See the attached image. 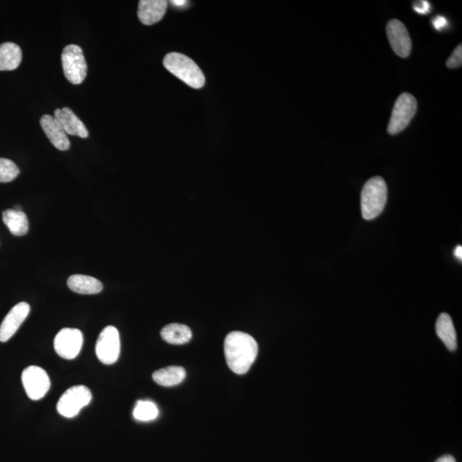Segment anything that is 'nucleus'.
Instances as JSON below:
<instances>
[{"label": "nucleus", "mask_w": 462, "mask_h": 462, "mask_svg": "<svg viewBox=\"0 0 462 462\" xmlns=\"http://www.w3.org/2000/svg\"><path fill=\"white\" fill-rule=\"evenodd\" d=\"M3 221L14 236L22 237L28 233L27 215L22 211L8 209L3 212Z\"/></svg>", "instance_id": "nucleus-18"}, {"label": "nucleus", "mask_w": 462, "mask_h": 462, "mask_svg": "<svg viewBox=\"0 0 462 462\" xmlns=\"http://www.w3.org/2000/svg\"><path fill=\"white\" fill-rule=\"evenodd\" d=\"M386 182L382 177H375L364 185L361 192V212L366 221H372L381 214L387 201Z\"/></svg>", "instance_id": "nucleus-3"}, {"label": "nucleus", "mask_w": 462, "mask_h": 462, "mask_svg": "<svg viewBox=\"0 0 462 462\" xmlns=\"http://www.w3.org/2000/svg\"><path fill=\"white\" fill-rule=\"evenodd\" d=\"M170 3L176 6H184L187 3V1H184V0H174V1H170Z\"/></svg>", "instance_id": "nucleus-28"}, {"label": "nucleus", "mask_w": 462, "mask_h": 462, "mask_svg": "<svg viewBox=\"0 0 462 462\" xmlns=\"http://www.w3.org/2000/svg\"><path fill=\"white\" fill-rule=\"evenodd\" d=\"M448 24L445 17H436L433 20H432V24H433L434 28L437 31H441L442 29L445 28V26Z\"/></svg>", "instance_id": "nucleus-25"}, {"label": "nucleus", "mask_w": 462, "mask_h": 462, "mask_svg": "<svg viewBox=\"0 0 462 462\" xmlns=\"http://www.w3.org/2000/svg\"><path fill=\"white\" fill-rule=\"evenodd\" d=\"M435 462H456V460H454V458L452 456H443L440 458H438L437 461Z\"/></svg>", "instance_id": "nucleus-26"}, {"label": "nucleus", "mask_w": 462, "mask_h": 462, "mask_svg": "<svg viewBox=\"0 0 462 462\" xmlns=\"http://www.w3.org/2000/svg\"><path fill=\"white\" fill-rule=\"evenodd\" d=\"M161 337L170 344L182 345L187 344L192 338V331L182 324H170L163 328Z\"/></svg>", "instance_id": "nucleus-19"}, {"label": "nucleus", "mask_w": 462, "mask_h": 462, "mask_svg": "<svg viewBox=\"0 0 462 462\" xmlns=\"http://www.w3.org/2000/svg\"><path fill=\"white\" fill-rule=\"evenodd\" d=\"M22 58L21 48L17 44L7 42L0 45V72L17 69Z\"/></svg>", "instance_id": "nucleus-17"}, {"label": "nucleus", "mask_w": 462, "mask_h": 462, "mask_svg": "<svg viewBox=\"0 0 462 462\" xmlns=\"http://www.w3.org/2000/svg\"><path fill=\"white\" fill-rule=\"evenodd\" d=\"M63 73L70 83L79 85L87 77V63L83 49L77 45H69L63 49L62 56Z\"/></svg>", "instance_id": "nucleus-4"}, {"label": "nucleus", "mask_w": 462, "mask_h": 462, "mask_svg": "<svg viewBox=\"0 0 462 462\" xmlns=\"http://www.w3.org/2000/svg\"><path fill=\"white\" fill-rule=\"evenodd\" d=\"M417 111V102L412 95L404 93L395 103L388 125L390 135H397L407 128Z\"/></svg>", "instance_id": "nucleus-6"}, {"label": "nucleus", "mask_w": 462, "mask_h": 462, "mask_svg": "<svg viewBox=\"0 0 462 462\" xmlns=\"http://www.w3.org/2000/svg\"><path fill=\"white\" fill-rule=\"evenodd\" d=\"M13 209L17 210V211H22V207L20 206H18V205H17V206H15Z\"/></svg>", "instance_id": "nucleus-29"}, {"label": "nucleus", "mask_w": 462, "mask_h": 462, "mask_svg": "<svg viewBox=\"0 0 462 462\" xmlns=\"http://www.w3.org/2000/svg\"><path fill=\"white\" fill-rule=\"evenodd\" d=\"M67 285L73 292L81 294H95L102 292V282L95 278L86 275H72Z\"/></svg>", "instance_id": "nucleus-15"}, {"label": "nucleus", "mask_w": 462, "mask_h": 462, "mask_svg": "<svg viewBox=\"0 0 462 462\" xmlns=\"http://www.w3.org/2000/svg\"><path fill=\"white\" fill-rule=\"evenodd\" d=\"M134 418L139 421L154 420L159 415V409L154 402L149 401H138L133 413Z\"/></svg>", "instance_id": "nucleus-21"}, {"label": "nucleus", "mask_w": 462, "mask_h": 462, "mask_svg": "<svg viewBox=\"0 0 462 462\" xmlns=\"http://www.w3.org/2000/svg\"><path fill=\"white\" fill-rule=\"evenodd\" d=\"M92 393L84 385L73 386L63 393L58 401L57 409L59 415L65 418H74L81 410L90 404Z\"/></svg>", "instance_id": "nucleus-5"}, {"label": "nucleus", "mask_w": 462, "mask_h": 462, "mask_svg": "<svg viewBox=\"0 0 462 462\" xmlns=\"http://www.w3.org/2000/svg\"><path fill=\"white\" fill-rule=\"evenodd\" d=\"M430 3L427 1L417 2L413 5V9L420 14H427L430 11Z\"/></svg>", "instance_id": "nucleus-24"}, {"label": "nucleus", "mask_w": 462, "mask_h": 462, "mask_svg": "<svg viewBox=\"0 0 462 462\" xmlns=\"http://www.w3.org/2000/svg\"><path fill=\"white\" fill-rule=\"evenodd\" d=\"M22 382L26 393L33 401L42 399L51 387L49 376L47 372L36 366L24 369L22 374Z\"/></svg>", "instance_id": "nucleus-8"}, {"label": "nucleus", "mask_w": 462, "mask_h": 462, "mask_svg": "<svg viewBox=\"0 0 462 462\" xmlns=\"http://www.w3.org/2000/svg\"><path fill=\"white\" fill-rule=\"evenodd\" d=\"M454 255H456L457 259L460 260H462V247L461 246H457L456 248L454 249Z\"/></svg>", "instance_id": "nucleus-27"}, {"label": "nucleus", "mask_w": 462, "mask_h": 462, "mask_svg": "<svg viewBox=\"0 0 462 462\" xmlns=\"http://www.w3.org/2000/svg\"><path fill=\"white\" fill-rule=\"evenodd\" d=\"M436 331L447 349L454 351L457 348V338L452 317L448 314H442L436 323Z\"/></svg>", "instance_id": "nucleus-16"}, {"label": "nucleus", "mask_w": 462, "mask_h": 462, "mask_svg": "<svg viewBox=\"0 0 462 462\" xmlns=\"http://www.w3.org/2000/svg\"><path fill=\"white\" fill-rule=\"evenodd\" d=\"M255 339L242 331H232L225 340V355L230 370L238 375L247 374L258 356Z\"/></svg>", "instance_id": "nucleus-1"}, {"label": "nucleus", "mask_w": 462, "mask_h": 462, "mask_svg": "<svg viewBox=\"0 0 462 462\" xmlns=\"http://www.w3.org/2000/svg\"><path fill=\"white\" fill-rule=\"evenodd\" d=\"M83 344V333L73 328L62 329L54 339L56 353L65 360H73L77 357Z\"/></svg>", "instance_id": "nucleus-9"}, {"label": "nucleus", "mask_w": 462, "mask_h": 462, "mask_svg": "<svg viewBox=\"0 0 462 462\" xmlns=\"http://www.w3.org/2000/svg\"><path fill=\"white\" fill-rule=\"evenodd\" d=\"M386 33L394 53L401 58L408 57L412 42L406 26L399 20H390L386 26Z\"/></svg>", "instance_id": "nucleus-10"}, {"label": "nucleus", "mask_w": 462, "mask_h": 462, "mask_svg": "<svg viewBox=\"0 0 462 462\" xmlns=\"http://www.w3.org/2000/svg\"><path fill=\"white\" fill-rule=\"evenodd\" d=\"M164 66L175 77L179 78L189 87L201 88L206 83L202 70L191 58L182 54L170 53L164 58Z\"/></svg>", "instance_id": "nucleus-2"}, {"label": "nucleus", "mask_w": 462, "mask_h": 462, "mask_svg": "<svg viewBox=\"0 0 462 462\" xmlns=\"http://www.w3.org/2000/svg\"><path fill=\"white\" fill-rule=\"evenodd\" d=\"M16 164L10 159L0 158V182L13 181L19 175Z\"/></svg>", "instance_id": "nucleus-22"}, {"label": "nucleus", "mask_w": 462, "mask_h": 462, "mask_svg": "<svg viewBox=\"0 0 462 462\" xmlns=\"http://www.w3.org/2000/svg\"><path fill=\"white\" fill-rule=\"evenodd\" d=\"M40 126L50 143L61 151L69 150L70 143L63 127L54 116L44 115L40 121Z\"/></svg>", "instance_id": "nucleus-12"}, {"label": "nucleus", "mask_w": 462, "mask_h": 462, "mask_svg": "<svg viewBox=\"0 0 462 462\" xmlns=\"http://www.w3.org/2000/svg\"><path fill=\"white\" fill-rule=\"evenodd\" d=\"M185 378V369L176 366L159 369L152 374L154 382L164 387L176 386L184 381Z\"/></svg>", "instance_id": "nucleus-20"}, {"label": "nucleus", "mask_w": 462, "mask_h": 462, "mask_svg": "<svg viewBox=\"0 0 462 462\" xmlns=\"http://www.w3.org/2000/svg\"><path fill=\"white\" fill-rule=\"evenodd\" d=\"M54 118L57 119L63 130L68 135L77 136L81 138L88 136V132L85 125L70 108L63 107L62 109L55 110Z\"/></svg>", "instance_id": "nucleus-14"}, {"label": "nucleus", "mask_w": 462, "mask_h": 462, "mask_svg": "<svg viewBox=\"0 0 462 462\" xmlns=\"http://www.w3.org/2000/svg\"><path fill=\"white\" fill-rule=\"evenodd\" d=\"M31 312V305L20 303L14 305L0 326V342H6L17 333Z\"/></svg>", "instance_id": "nucleus-11"}, {"label": "nucleus", "mask_w": 462, "mask_h": 462, "mask_svg": "<svg viewBox=\"0 0 462 462\" xmlns=\"http://www.w3.org/2000/svg\"><path fill=\"white\" fill-rule=\"evenodd\" d=\"M120 336L117 328L106 326L99 334L96 342L95 352L98 359L105 365L117 363L120 355Z\"/></svg>", "instance_id": "nucleus-7"}, {"label": "nucleus", "mask_w": 462, "mask_h": 462, "mask_svg": "<svg viewBox=\"0 0 462 462\" xmlns=\"http://www.w3.org/2000/svg\"><path fill=\"white\" fill-rule=\"evenodd\" d=\"M168 2L166 0H141L138 8V17L145 25H152L162 20Z\"/></svg>", "instance_id": "nucleus-13"}, {"label": "nucleus", "mask_w": 462, "mask_h": 462, "mask_svg": "<svg viewBox=\"0 0 462 462\" xmlns=\"http://www.w3.org/2000/svg\"><path fill=\"white\" fill-rule=\"evenodd\" d=\"M462 63V46L459 45L450 56L448 61H447V67L449 69H456L461 67Z\"/></svg>", "instance_id": "nucleus-23"}]
</instances>
